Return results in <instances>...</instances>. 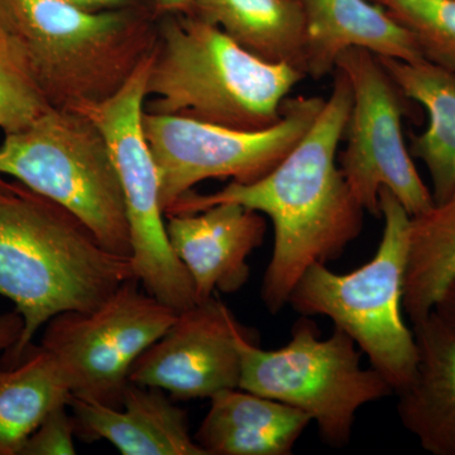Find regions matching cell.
Wrapping results in <instances>:
<instances>
[{"mask_svg":"<svg viewBox=\"0 0 455 455\" xmlns=\"http://www.w3.org/2000/svg\"><path fill=\"white\" fill-rule=\"evenodd\" d=\"M454 276L455 193L411 217L403 305L412 324L429 315Z\"/></svg>","mask_w":455,"mask_h":455,"instance_id":"cell-21","label":"cell"},{"mask_svg":"<svg viewBox=\"0 0 455 455\" xmlns=\"http://www.w3.org/2000/svg\"><path fill=\"white\" fill-rule=\"evenodd\" d=\"M415 38L424 59L455 74V0H373Z\"/></svg>","mask_w":455,"mask_h":455,"instance_id":"cell-22","label":"cell"},{"mask_svg":"<svg viewBox=\"0 0 455 455\" xmlns=\"http://www.w3.org/2000/svg\"><path fill=\"white\" fill-rule=\"evenodd\" d=\"M90 11H113V9H125L139 7V0H68Z\"/></svg>","mask_w":455,"mask_h":455,"instance_id":"cell-27","label":"cell"},{"mask_svg":"<svg viewBox=\"0 0 455 455\" xmlns=\"http://www.w3.org/2000/svg\"><path fill=\"white\" fill-rule=\"evenodd\" d=\"M68 405L56 407L27 438L20 455H73L75 424Z\"/></svg>","mask_w":455,"mask_h":455,"instance_id":"cell-24","label":"cell"},{"mask_svg":"<svg viewBox=\"0 0 455 455\" xmlns=\"http://www.w3.org/2000/svg\"><path fill=\"white\" fill-rule=\"evenodd\" d=\"M0 175L64 206L108 251L131 259L118 172L103 133L86 114L50 107L23 130L5 134Z\"/></svg>","mask_w":455,"mask_h":455,"instance_id":"cell-6","label":"cell"},{"mask_svg":"<svg viewBox=\"0 0 455 455\" xmlns=\"http://www.w3.org/2000/svg\"><path fill=\"white\" fill-rule=\"evenodd\" d=\"M196 0H154V5L158 13L181 14L191 13Z\"/></svg>","mask_w":455,"mask_h":455,"instance_id":"cell-28","label":"cell"},{"mask_svg":"<svg viewBox=\"0 0 455 455\" xmlns=\"http://www.w3.org/2000/svg\"><path fill=\"white\" fill-rule=\"evenodd\" d=\"M311 421L295 407L233 388L211 398L194 439L206 455H291Z\"/></svg>","mask_w":455,"mask_h":455,"instance_id":"cell-17","label":"cell"},{"mask_svg":"<svg viewBox=\"0 0 455 455\" xmlns=\"http://www.w3.org/2000/svg\"><path fill=\"white\" fill-rule=\"evenodd\" d=\"M23 326V317L16 310L0 315V353L7 352L17 343Z\"/></svg>","mask_w":455,"mask_h":455,"instance_id":"cell-25","label":"cell"},{"mask_svg":"<svg viewBox=\"0 0 455 455\" xmlns=\"http://www.w3.org/2000/svg\"><path fill=\"white\" fill-rule=\"evenodd\" d=\"M433 310L449 324L455 326V276L445 284Z\"/></svg>","mask_w":455,"mask_h":455,"instance_id":"cell-26","label":"cell"},{"mask_svg":"<svg viewBox=\"0 0 455 455\" xmlns=\"http://www.w3.org/2000/svg\"><path fill=\"white\" fill-rule=\"evenodd\" d=\"M171 247L196 286L197 301L247 283V259L265 242L267 221L241 204L220 203L193 214L167 215Z\"/></svg>","mask_w":455,"mask_h":455,"instance_id":"cell-13","label":"cell"},{"mask_svg":"<svg viewBox=\"0 0 455 455\" xmlns=\"http://www.w3.org/2000/svg\"><path fill=\"white\" fill-rule=\"evenodd\" d=\"M178 315L133 277L95 309L53 316L41 347L55 359L73 396L118 409L134 362Z\"/></svg>","mask_w":455,"mask_h":455,"instance_id":"cell-10","label":"cell"},{"mask_svg":"<svg viewBox=\"0 0 455 455\" xmlns=\"http://www.w3.org/2000/svg\"><path fill=\"white\" fill-rule=\"evenodd\" d=\"M11 2L27 66L57 109H82L112 97L157 38L139 7L90 11L68 0Z\"/></svg>","mask_w":455,"mask_h":455,"instance_id":"cell-4","label":"cell"},{"mask_svg":"<svg viewBox=\"0 0 455 455\" xmlns=\"http://www.w3.org/2000/svg\"><path fill=\"white\" fill-rule=\"evenodd\" d=\"M77 438L107 440L123 455H206L190 434L187 412L161 388L128 383L116 409L71 395Z\"/></svg>","mask_w":455,"mask_h":455,"instance_id":"cell-14","label":"cell"},{"mask_svg":"<svg viewBox=\"0 0 455 455\" xmlns=\"http://www.w3.org/2000/svg\"><path fill=\"white\" fill-rule=\"evenodd\" d=\"M239 349V388L307 412L333 448L349 444L362 407L394 395L381 373L361 366V349L348 335L334 328L323 339L307 316L293 325L281 348L262 349L250 334L241 338Z\"/></svg>","mask_w":455,"mask_h":455,"instance_id":"cell-7","label":"cell"},{"mask_svg":"<svg viewBox=\"0 0 455 455\" xmlns=\"http://www.w3.org/2000/svg\"><path fill=\"white\" fill-rule=\"evenodd\" d=\"M0 27L12 33L16 29V20H14L11 0H0Z\"/></svg>","mask_w":455,"mask_h":455,"instance_id":"cell-29","label":"cell"},{"mask_svg":"<svg viewBox=\"0 0 455 455\" xmlns=\"http://www.w3.org/2000/svg\"><path fill=\"white\" fill-rule=\"evenodd\" d=\"M305 20V74L320 80L334 73L338 57L349 49L421 61L415 38L373 0H299Z\"/></svg>","mask_w":455,"mask_h":455,"instance_id":"cell-15","label":"cell"},{"mask_svg":"<svg viewBox=\"0 0 455 455\" xmlns=\"http://www.w3.org/2000/svg\"><path fill=\"white\" fill-rule=\"evenodd\" d=\"M324 103L319 97L286 99L280 122L259 131L143 110V131L157 167L164 215L205 180L250 184L267 175L307 133Z\"/></svg>","mask_w":455,"mask_h":455,"instance_id":"cell-9","label":"cell"},{"mask_svg":"<svg viewBox=\"0 0 455 455\" xmlns=\"http://www.w3.org/2000/svg\"><path fill=\"white\" fill-rule=\"evenodd\" d=\"M49 108L16 35L0 27V130L4 134L23 130Z\"/></svg>","mask_w":455,"mask_h":455,"instance_id":"cell-23","label":"cell"},{"mask_svg":"<svg viewBox=\"0 0 455 455\" xmlns=\"http://www.w3.org/2000/svg\"><path fill=\"white\" fill-rule=\"evenodd\" d=\"M352 103L348 77L335 68L333 89L316 121L271 172L250 184L232 181L206 196L190 191L166 212V217L193 214L215 204L236 203L269 218L275 244L260 299L274 315L289 305L293 287L310 266L339 259L363 229L364 209L338 164Z\"/></svg>","mask_w":455,"mask_h":455,"instance_id":"cell-1","label":"cell"},{"mask_svg":"<svg viewBox=\"0 0 455 455\" xmlns=\"http://www.w3.org/2000/svg\"><path fill=\"white\" fill-rule=\"evenodd\" d=\"M151 60L152 52L112 97L77 112L92 119L109 147L124 196L137 280L147 292L180 313L197 299L193 278L170 244L157 167L143 131Z\"/></svg>","mask_w":455,"mask_h":455,"instance_id":"cell-8","label":"cell"},{"mask_svg":"<svg viewBox=\"0 0 455 455\" xmlns=\"http://www.w3.org/2000/svg\"><path fill=\"white\" fill-rule=\"evenodd\" d=\"M335 68L352 86L353 103L338 164L353 196L374 217L379 191L387 188L411 217L433 208L434 197L416 170L403 132L405 95L381 64L363 49L344 51Z\"/></svg>","mask_w":455,"mask_h":455,"instance_id":"cell-11","label":"cell"},{"mask_svg":"<svg viewBox=\"0 0 455 455\" xmlns=\"http://www.w3.org/2000/svg\"><path fill=\"white\" fill-rule=\"evenodd\" d=\"M191 13L263 61L305 74V20L299 0H196Z\"/></svg>","mask_w":455,"mask_h":455,"instance_id":"cell-19","label":"cell"},{"mask_svg":"<svg viewBox=\"0 0 455 455\" xmlns=\"http://www.w3.org/2000/svg\"><path fill=\"white\" fill-rule=\"evenodd\" d=\"M253 334L217 296L180 311L166 333L140 355L130 382L161 388L176 398H212L239 388V340Z\"/></svg>","mask_w":455,"mask_h":455,"instance_id":"cell-12","label":"cell"},{"mask_svg":"<svg viewBox=\"0 0 455 455\" xmlns=\"http://www.w3.org/2000/svg\"><path fill=\"white\" fill-rule=\"evenodd\" d=\"M133 277L132 259L108 251L73 212L0 175V298L25 323L3 367L22 362L53 316L95 309Z\"/></svg>","mask_w":455,"mask_h":455,"instance_id":"cell-2","label":"cell"},{"mask_svg":"<svg viewBox=\"0 0 455 455\" xmlns=\"http://www.w3.org/2000/svg\"><path fill=\"white\" fill-rule=\"evenodd\" d=\"M379 212L383 232L372 259L344 275L324 263L310 266L293 287L289 305L302 316L331 319L397 394L418 362L403 305L411 215L387 188L379 191Z\"/></svg>","mask_w":455,"mask_h":455,"instance_id":"cell-5","label":"cell"},{"mask_svg":"<svg viewBox=\"0 0 455 455\" xmlns=\"http://www.w3.org/2000/svg\"><path fill=\"white\" fill-rule=\"evenodd\" d=\"M379 59L401 92L429 114V127L410 137L409 151L429 171L434 202H445L455 193V74L427 60Z\"/></svg>","mask_w":455,"mask_h":455,"instance_id":"cell-18","label":"cell"},{"mask_svg":"<svg viewBox=\"0 0 455 455\" xmlns=\"http://www.w3.org/2000/svg\"><path fill=\"white\" fill-rule=\"evenodd\" d=\"M418 362L397 392L401 424L433 455H455V326L435 313L412 324Z\"/></svg>","mask_w":455,"mask_h":455,"instance_id":"cell-16","label":"cell"},{"mask_svg":"<svg viewBox=\"0 0 455 455\" xmlns=\"http://www.w3.org/2000/svg\"><path fill=\"white\" fill-rule=\"evenodd\" d=\"M70 396L55 359L41 346L17 366L0 368V455H20L42 420Z\"/></svg>","mask_w":455,"mask_h":455,"instance_id":"cell-20","label":"cell"},{"mask_svg":"<svg viewBox=\"0 0 455 455\" xmlns=\"http://www.w3.org/2000/svg\"><path fill=\"white\" fill-rule=\"evenodd\" d=\"M305 76L253 56L196 14H167L157 27L145 112L263 130L280 122L287 95Z\"/></svg>","mask_w":455,"mask_h":455,"instance_id":"cell-3","label":"cell"}]
</instances>
